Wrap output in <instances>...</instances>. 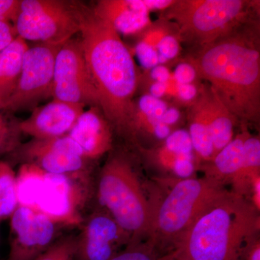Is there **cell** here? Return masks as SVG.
Segmentation results:
<instances>
[{"instance_id":"cell-1","label":"cell","mask_w":260,"mask_h":260,"mask_svg":"<svg viewBox=\"0 0 260 260\" xmlns=\"http://www.w3.org/2000/svg\"><path fill=\"white\" fill-rule=\"evenodd\" d=\"M80 43L96 89L99 108L118 133L129 140L139 73L120 35L93 9L75 3Z\"/></svg>"},{"instance_id":"cell-2","label":"cell","mask_w":260,"mask_h":260,"mask_svg":"<svg viewBox=\"0 0 260 260\" xmlns=\"http://www.w3.org/2000/svg\"><path fill=\"white\" fill-rule=\"evenodd\" d=\"M240 27L200 47L187 62L197 75L210 83L239 122L245 125L259 121V38L256 28Z\"/></svg>"},{"instance_id":"cell-3","label":"cell","mask_w":260,"mask_h":260,"mask_svg":"<svg viewBox=\"0 0 260 260\" xmlns=\"http://www.w3.org/2000/svg\"><path fill=\"white\" fill-rule=\"evenodd\" d=\"M259 211L231 190L215 200L193 223L176 248V260H242L259 237Z\"/></svg>"},{"instance_id":"cell-4","label":"cell","mask_w":260,"mask_h":260,"mask_svg":"<svg viewBox=\"0 0 260 260\" xmlns=\"http://www.w3.org/2000/svg\"><path fill=\"white\" fill-rule=\"evenodd\" d=\"M165 195L155 198L148 241L162 254L174 252L200 214L226 192L225 186L203 177L172 179Z\"/></svg>"},{"instance_id":"cell-5","label":"cell","mask_w":260,"mask_h":260,"mask_svg":"<svg viewBox=\"0 0 260 260\" xmlns=\"http://www.w3.org/2000/svg\"><path fill=\"white\" fill-rule=\"evenodd\" d=\"M98 195L106 211L132 238L146 239L153 209V194L147 195L133 158L125 153L111 155L99 179Z\"/></svg>"},{"instance_id":"cell-6","label":"cell","mask_w":260,"mask_h":260,"mask_svg":"<svg viewBox=\"0 0 260 260\" xmlns=\"http://www.w3.org/2000/svg\"><path fill=\"white\" fill-rule=\"evenodd\" d=\"M252 5L245 0H174L165 18L174 21L181 39L201 47L244 25Z\"/></svg>"},{"instance_id":"cell-7","label":"cell","mask_w":260,"mask_h":260,"mask_svg":"<svg viewBox=\"0 0 260 260\" xmlns=\"http://www.w3.org/2000/svg\"><path fill=\"white\" fill-rule=\"evenodd\" d=\"M14 27L25 42L59 47L80 32L75 3L59 0H21Z\"/></svg>"},{"instance_id":"cell-8","label":"cell","mask_w":260,"mask_h":260,"mask_svg":"<svg viewBox=\"0 0 260 260\" xmlns=\"http://www.w3.org/2000/svg\"><path fill=\"white\" fill-rule=\"evenodd\" d=\"M51 95L60 102L99 107L96 89L80 39H71L59 47L55 58Z\"/></svg>"},{"instance_id":"cell-9","label":"cell","mask_w":260,"mask_h":260,"mask_svg":"<svg viewBox=\"0 0 260 260\" xmlns=\"http://www.w3.org/2000/svg\"><path fill=\"white\" fill-rule=\"evenodd\" d=\"M59 47L44 44L28 47L24 54L16 88L2 110L16 112L51 95L55 58Z\"/></svg>"},{"instance_id":"cell-10","label":"cell","mask_w":260,"mask_h":260,"mask_svg":"<svg viewBox=\"0 0 260 260\" xmlns=\"http://www.w3.org/2000/svg\"><path fill=\"white\" fill-rule=\"evenodd\" d=\"M55 223L46 215L18 206L10 217V251L8 260H35L52 245Z\"/></svg>"},{"instance_id":"cell-11","label":"cell","mask_w":260,"mask_h":260,"mask_svg":"<svg viewBox=\"0 0 260 260\" xmlns=\"http://www.w3.org/2000/svg\"><path fill=\"white\" fill-rule=\"evenodd\" d=\"M131 243L129 234L104 210L89 219L83 237L77 242L75 256L78 260H110L121 246Z\"/></svg>"},{"instance_id":"cell-12","label":"cell","mask_w":260,"mask_h":260,"mask_svg":"<svg viewBox=\"0 0 260 260\" xmlns=\"http://www.w3.org/2000/svg\"><path fill=\"white\" fill-rule=\"evenodd\" d=\"M28 164L49 174L69 176L83 169L85 158L78 144L68 135L59 138L34 140L21 147Z\"/></svg>"},{"instance_id":"cell-13","label":"cell","mask_w":260,"mask_h":260,"mask_svg":"<svg viewBox=\"0 0 260 260\" xmlns=\"http://www.w3.org/2000/svg\"><path fill=\"white\" fill-rule=\"evenodd\" d=\"M83 106L54 100L36 108L31 115L19 122L20 133L34 140L59 138L69 133L83 112Z\"/></svg>"},{"instance_id":"cell-14","label":"cell","mask_w":260,"mask_h":260,"mask_svg":"<svg viewBox=\"0 0 260 260\" xmlns=\"http://www.w3.org/2000/svg\"><path fill=\"white\" fill-rule=\"evenodd\" d=\"M68 176L46 172L35 211L54 223H77L76 192Z\"/></svg>"},{"instance_id":"cell-15","label":"cell","mask_w":260,"mask_h":260,"mask_svg":"<svg viewBox=\"0 0 260 260\" xmlns=\"http://www.w3.org/2000/svg\"><path fill=\"white\" fill-rule=\"evenodd\" d=\"M68 135L85 159H96L112 149V127L99 107L84 110Z\"/></svg>"},{"instance_id":"cell-16","label":"cell","mask_w":260,"mask_h":260,"mask_svg":"<svg viewBox=\"0 0 260 260\" xmlns=\"http://www.w3.org/2000/svg\"><path fill=\"white\" fill-rule=\"evenodd\" d=\"M93 11L119 35H133L150 25V12L143 0H102L98 2Z\"/></svg>"},{"instance_id":"cell-17","label":"cell","mask_w":260,"mask_h":260,"mask_svg":"<svg viewBox=\"0 0 260 260\" xmlns=\"http://www.w3.org/2000/svg\"><path fill=\"white\" fill-rule=\"evenodd\" d=\"M249 132L246 126L209 162L200 165L204 177L213 179L225 186L231 184L240 169L243 158L244 141Z\"/></svg>"},{"instance_id":"cell-18","label":"cell","mask_w":260,"mask_h":260,"mask_svg":"<svg viewBox=\"0 0 260 260\" xmlns=\"http://www.w3.org/2000/svg\"><path fill=\"white\" fill-rule=\"evenodd\" d=\"M207 112L215 155L234 138V129L239 121L214 93L211 88L202 89Z\"/></svg>"},{"instance_id":"cell-19","label":"cell","mask_w":260,"mask_h":260,"mask_svg":"<svg viewBox=\"0 0 260 260\" xmlns=\"http://www.w3.org/2000/svg\"><path fill=\"white\" fill-rule=\"evenodd\" d=\"M191 104L189 109V133L197 160L199 166L209 162L215 156V151L211 133H210L209 121L206 104L203 92H200Z\"/></svg>"},{"instance_id":"cell-20","label":"cell","mask_w":260,"mask_h":260,"mask_svg":"<svg viewBox=\"0 0 260 260\" xmlns=\"http://www.w3.org/2000/svg\"><path fill=\"white\" fill-rule=\"evenodd\" d=\"M28 49L26 42L22 38L17 37L0 53V110L16 88L24 54Z\"/></svg>"},{"instance_id":"cell-21","label":"cell","mask_w":260,"mask_h":260,"mask_svg":"<svg viewBox=\"0 0 260 260\" xmlns=\"http://www.w3.org/2000/svg\"><path fill=\"white\" fill-rule=\"evenodd\" d=\"M260 181V140L259 137L249 133L243 150L240 169L233 179L232 191L249 200L253 188Z\"/></svg>"},{"instance_id":"cell-22","label":"cell","mask_w":260,"mask_h":260,"mask_svg":"<svg viewBox=\"0 0 260 260\" xmlns=\"http://www.w3.org/2000/svg\"><path fill=\"white\" fill-rule=\"evenodd\" d=\"M46 172L35 164L25 162L16 175L17 198L19 206L35 210Z\"/></svg>"},{"instance_id":"cell-23","label":"cell","mask_w":260,"mask_h":260,"mask_svg":"<svg viewBox=\"0 0 260 260\" xmlns=\"http://www.w3.org/2000/svg\"><path fill=\"white\" fill-rule=\"evenodd\" d=\"M18 206L16 174L8 162L0 160V221L10 218Z\"/></svg>"},{"instance_id":"cell-24","label":"cell","mask_w":260,"mask_h":260,"mask_svg":"<svg viewBox=\"0 0 260 260\" xmlns=\"http://www.w3.org/2000/svg\"><path fill=\"white\" fill-rule=\"evenodd\" d=\"M110 260H176V254H162L148 241L144 240L131 243Z\"/></svg>"},{"instance_id":"cell-25","label":"cell","mask_w":260,"mask_h":260,"mask_svg":"<svg viewBox=\"0 0 260 260\" xmlns=\"http://www.w3.org/2000/svg\"><path fill=\"white\" fill-rule=\"evenodd\" d=\"M19 122L9 120L0 113V155L14 151L19 147Z\"/></svg>"},{"instance_id":"cell-26","label":"cell","mask_w":260,"mask_h":260,"mask_svg":"<svg viewBox=\"0 0 260 260\" xmlns=\"http://www.w3.org/2000/svg\"><path fill=\"white\" fill-rule=\"evenodd\" d=\"M77 241L66 239L52 244L35 260H73L76 251Z\"/></svg>"},{"instance_id":"cell-27","label":"cell","mask_w":260,"mask_h":260,"mask_svg":"<svg viewBox=\"0 0 260 260\" xmlns=\"http://www.w3.org/2000/svg\"><path fill=\"white\" fill-rule=\"evenodd\" d=\"M162 144L179 153H194L190 136L185 129L173 131Z\"/></svg>"},{"instance_id":"cell-28","label":"cell","mask_w":260,"mask_h":260,"mask_svg":"<svg viewBox=\"0 0 260 260\" xmlns=\"http://www.w3.org/2000/svg\"><path fill=\"white\" fill-rule=\"evenodd\" d=\"M179 39L175 36L171 34L164 38L157 48L159 63H165L176 57L179 54Z\"/></svg>"},{"instance_id":"cell-29","label":"cell","mask_w":260,"mask_h":260,"mask_svg":"<svg viewBox=\"0 0 260 260\" xmlns=\"http://www.w3.org/2000/svg\"><path fill=\"white\" fill-rule=\"evenodd\" d=\"M135 53L140 62L145 68H153L158 65V53L148 44L140 42L135 47Z\"/></svg>"},{"instance_id":"cell-30","label":"cell","mask_w":260,"mask_h":260,"mask_svg":"<svg viewBox=\"0 0 260 260\" xmlns=\"http://www.w3.org/2000/svg\"><path fill=\"white\" fill-rule=\"evenodd\" d=\"M169 35H171L169 32V29L166 28L165 25L160 24V25L150 26V28L145 29L140 42L148 44L150 47L157 50V48L160 42Z\"/></svg>"},{"instance_id":"cell-31","label":"cell","mask_w":260,"mask_h":260,"mask_svg":"<svg viewBox=\"0 0 260 260\" xmlns=\"http://www.w3.org/2000/svg\"><path fill=\"white\" fill-rule=\"evenodd\" d=\"M21 0H0V22L15 23L20 13Z\"/></svg>"},{"instance_id":"cell-32","label":"cell","mask_w":260,"mask_h":260,"mask_svg":"<svg viewBox=\"0 0 260 260\" xmlns=\"http://www.w3.org/2000/svg\"><path fill=\"white\" fill-rule=\"evenodd\" d=\"M196 76L194 68L188 62H183L178 65L174 74V78L179 84H190Z\"/></svg>"},{"instance_id":"cell-33","label":"cell","mask_w":260,"mask_h":260,"mask_svg":"<svg viewBox=\"0 0 260 260\" xmlns=\"http://www.w3.org/2000/svg\"><path fill=\"white\" fill-rule=\"evenodd\" d=\"M18 37L14 26L10 23L0 22V53L4 51Z\"/></svg>"},{"instance_id":"cell-34","label":"cell","mask_w":260,"mask_h":260,"mask_svg":"<svg viewBox=\"0 0 260 260\" xmlns=\"http://www.w3.org/2000/svg\"><path fill=\"white\" fill-rule=\"evenodd\" d=\"M177 96L183 102H194L198 96V89L193 84H179Z\"/></svg>"},{"instance_id":"cell-35","label":"cell","mask_w":260,"mask_h":260,"mask_svg":"<svg viewBox=\"0 0 260 260\" xmlns=\"http://www.w3.org/2000/svg\"><path fill=\"white\" fill-rule=\"evenodd\" d=\"M242 260H260V241L259 237L251 241L243 251Z\"/></svg>"},{"instance_id":"cell-36","label":"cell","mask_w":260,"mask_h":260,"mask_svg":"<svg viewBox=\"0 0 260 260\" xmlns=\"http://www.w3.org/2000/svg\"><path fill=\"white\" fill-rule=\"evenodd\" d=\"M151 78L158 83H166L171 78V74L166 67L157 65L152 68Z\"/></svg>"},{"instance_id":"cell-37","label":"cell","mask_w":260,"mask_h":260,"mask_svg":"<svg viewBox=\"0 0 260 260\" xmlns=\"http://www.w3.org/2000/svg\"><path fill=\"white\" fill-rule=\"evenodd\" d=\"M149 12L151 10H166L174 4V0H143Z\"/></svg>"},{"instance_id":"cell-38","label":"cell","mask_w":260,"mask_h":260,"mask_svg":"<svg viewBox=\"0 0 260 260\" xmlns=\"http://www.w3.org/2000/svg\"><path fill=\"white\" fill-rule=\"evenodd\" d=\"M180 118V112L174 107H168L167 111L162 116L161 121L167 125L171 126L175 125Z\"/></svg>"},{"instance_id":"cell-39","label":"cell","mask_w":260,"mask_h":260,"mask_svg":"<svg viewBox=\"0 0 260 260\" xmlns=\"http://www.w3.org/2000/svg\"><path fill=\"white\" fill-rule=\"evenodd\" d=\"M150 95L156 99H160V98L164 96L167 93V88H166V84L158 83L155 82L153 85L150 86Z\"/></svg>"},{"instance_id":"cell-40","label":"cell","mask_w":260,"mask_h":260,"mask_svg":"<svg viewBox=\"0 0 260 260\" xmlns=\"http://www.w3.org/2000/svg\"><path fill=\"white\" fill-rule=\"evenodd\" d=\"M166 84V88H167V93L171 95H177L178 87L179 83L174 78V76L171 77Z\"/></svg>"}]
</instances>
